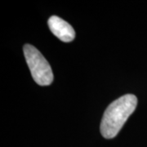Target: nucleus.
<instances>
[{
  "label": "nucleus",
  "mask_w": 147,
  "mask_h": 147,
  "mask_svg": "<svg viewBox=\"0 0 147 147\" xmlns=\"http://www.w3.org/2000/svg\"><path fill=\"white\" fill-rule=\"evenodd\" d=\"M137 98L132 94L119 97L105 110L100 123V133L106 139L116 137L129 116L136 110Z\"/></svg>",
  "instance_id": "nucleus-1"
},
{
  "label": "nucleus",
  "mask_w": 147,
  "mask_h": 147,
  "mask_svg": "<svg viewBox=\"0 0 147 147\" xmlns=\"http://www.w3.org/2000/svg\"><path fill=\"white\" fill-rule=\"evenodd\" d=\"M23 49L27 65L36 84L41 86L50 85L53 81V73L47 60L30 44H26Z\"/></svg>",
  "instance_id": "nucleus-2"
},
{
  "label": "nucleus",
  "mask_w": 147,
  "mask_h": 147,
  "mask_svg": "<svg viewBox=\"0 0 147 147\" xmlns=\"http://www.w3.org/2000/svg\"><path fill=\"white\" fill-rule=\"evenodd\" d=\"M47 24L52 33L61 41L69 42L74 38L75 31L73 27L59 16H51L47 21Z\"/></svg>",
  "instance_id": "nucleus-3"
}]
</instances>
